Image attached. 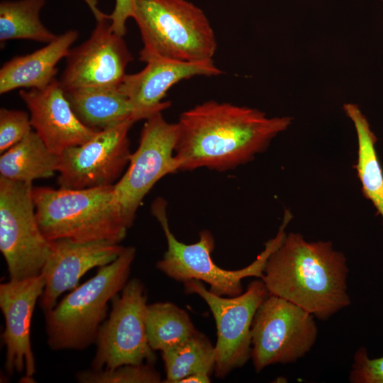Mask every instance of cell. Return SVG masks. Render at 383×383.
Instances as JSON below:
<instances>
[{
  "label": "cell",
  "instance_id": "17",
  "mask_svg": "<svg viewBox=\"0 0 383 383\" xmlns=\"http://www.w3.org/2000/svg\"><path fill=\"white\" fill-rule=\"evenodd\" d=\"M146 63L141 71L126 74L119 85L131 102V119L135 123L168 108L170 101L162 99L170 88L181 80L195 76H218L222 73L213 60L187 62L158 58Z\"/></svg>",
  "mask_w": 383,
  "mask_h": 383
},
{
  "label": "cell",
  "instance_id": "23",
  "mask_svg": "<svg viewBox=\"0 0 383 383\" xmlns=\"http://www.w3.org/2000/svg\"><path fill=\"white\" fill-rule=\"evenodd\" d=\"M145 323L148 340L154 351L172 348L197 331L187 311L168 301L148 305Z\"/></svg>",
  "mask_w": 383,
  "mask_h": 383
},
{
  "label": "cell",
  "instance_id": "7",
  "mask_svg": "<svg viewBox=\"0 0 383 383\" xmlns=\"http://www.w3.org/2000/svg\"><path fill=\"white\" fill-rule=\"evenodd\" d=\"M33 187L0 176V250L11 279L40 274L51 251L37 221Z\"/></svg>",
  "mask_w": 383,
  "mask_h": 383
},
{
  "label": "cell",
  "instance_id": "27",
  "mask_svg": "<svg viewBox=\"0 0 383 383\" xmlns=\"http://www.w3.org/2000/svg\"><path fill=\"white\" fill-rule=\"evenodd\" d=\"M352 383H383V357L370 359L364 347L356 351L350 373Z\"/></svg>",
  "mask_w": 383,
  "mask_h": 383
},
{
  "label": "cell",
  "instance_id": "4",
  "mask_svg": "<svg viewBox=\"0 0 383 383\" xmlns=\"http://www.w3.org/2000/svg\"><path fill=\"white\" fill-rule=\"evenodd\" d=\"M132 18L141 35L140 60H213L217 43L204 11L186 0H134Z\"/></svg>",
  "mask_w": 383,
  "mask_h": 383
},
{
  "label": "cell",
  "instance_id": "21",
  "mask_svg": "<svg viewBox=\"0 0 383 383\" xmlns=\"http://www.w3.org/2000/svg\"><path fill=\"white\" fill-rule=\"evenodd\" d=\"M343 110L357 133L358 152L355 168L363 195L372 201L383 219V172L375 149L377 137L358 105L346 103Z\"/></svg>",
  "mask_w": 383,
  "mask_h": 383
},
{
  "label": "cell",
  "instance_id": "11",
  "mask_svg": "<svg viewBox=\"0 0 383 383\" xmlns=\"http://www.w3.org/2000/svg\"><path fill=\"white\" fill-rule=\"evenodd\" d=\"M183 284L185 292L199 296L213 314L217 331L214 374L223 378L251 358L252 323L269 292L261 279L251 282L245 292L229 298L211 292L198 279Z\"/></svg>",
  "mask_w": 383,
  "mask_h": 383
},
{
  "label": "cell",
  "instance_id": "25",
  "mask_svg": "<svg viewBox=\"0 0 383 383\" xmlns=\"http://www.w3.org/2000/svg\"><path fill=\"white\" fill-rule=\"evenodd\" d=\"M82 383H159L160 374L152 364H128L113 369L84 370L76 375Z\"/></svg>",
  "mask_w": 383,
  "mask_h": 383
},
{
  "label": "cell",
  "instance_id": "30",
  "mask_svg": "<svg viewBox=\"0 0 383 383\" xmlns=\"http://www.w3.org/2000/svg\"><path fill=\"white\" fill-rule=\"evenodd\" d=\"M93 13L96 21L109 17V14L103 13L97 6V0H84Z\"/></svg>",
  "mask_w": 383,
  "mask_h": 383
},
{
  "label": "cell",
  "instance_id": "2",
  "mask_svg": "<svg viewBox=\"0 0 383 383\" xmlns=\"http://www.w3.org/2000/svg\"><path fill=\"white\" fill-rule=\"evenodd\" d=\"M348 274L345 255L331 242H309L289 233L268 257L261 279L270 294L326 320L350 304Z\"/></svg>",
  "mask_w": 383,
  "mask_h": 383
},
{
  "label": "cell",
  "instance_id": "16",
  "mask_svg": "<svg viewBox=\"0 0 383 383\" xmlns=\"http://www.w3.org/2000/svg\"><path fill=\"white\" fill-rule=\"evenodd\" d=\"M19 96L30 112L32 128L55 154L87 142L99 132L80 121L56 79L41 89H21Z\"/></svg>",
  "mask_w": 383,
  "mask_h": 383
},
{
  "label": "cell",
  "instance_id": "22",
  "mask_svg": "<svg viewBox=\"0 0 383 383\" xmlns=\"http://www.w3.org/2000/svg\"><path fill=\"white\" fill-rule=\"evenodd\" d=\"M161 353L166 372L163 382L179 383L183 378L193 374L205 373L211 376L214 372L215 346L198 331Z\"/></svg>",
  "mask_w": 383,
  "mask_h": 383
},
{
  "label": "cell",
  "instance_id": "14",
  "mask_svg": "<svg viewBox=\"0 0 383 383\" xmlns=\"http://www.w3.org/2000/svg\"><path fill=\"white\" fill-rule=\"evenodd\" d=\"M45 286V278L40 274L22 279H11L0 285V308L5 320L1 334L6 347L4 368L11 376L22 372L23 382H34L35 364L30 343V325L38 299Z\"/></svg>",
  "mask_w": 383,
  "mask_h": 383
},
{
  "label": "cell",
  "instance_id": "10",
  "mask_svg": "<svg viewBox=\"0 0 383 383\" xmlns=\"http://www.w3.org/2000/svg\"><path fill=\"white\" fill-rule=\"evenodd\" d=\"M109 318L101 325L95 343L92 370L113 369L128 364H152L156 360L146 333L147 294L137 278L127 282L111 299Z\"/></svg>",
  "mask_w": 383,
  "mask_h": 383
},
{
  "label": "cell",
  "instance_id": "6",
  "mask_svg": "<svg viewBox=\"0 0 383 383\" xmlns=\"http://www.w3.org/2000/svg\"><path fill=\"white\" fill-rule=\"evenodd\" d=\"M167 202L157 198L152 204L151 212L160 223L166 240L167 250L156 267L177 281L198 279L208 284L209 290L219 296H235L243 293L242 280L248 277L262 279L268 257L281 245L287 235L285 229L292 218L285 210L276 235L265 244L264 250L249 265L237 270H226L216 265L211 258L214 238L209 231L199 233V240L193 244L179 241L170 230L167 216Z\"/></svg>",
  "mask_w": 383,
  "mask_h": 383
},
{
  "label": "cell",
  "instance_id": "24",
  "mask_svg": "<svg viewBox=\"0 0 383 383\" xmlns=\"http://www.w3.org/2000/svg\"><path fill=\"white\" fill-rule=\"evenodd\" d=\"M45 0H4L0 3V40L28 39L48 43L57 35L41 22Z\"/></svg>",
  "mask_w": 383,
  "mask_h": 383
},
{
  "label": "cell",
  "instance_id": "9",
  "mask_svg": "<svg viewBox=\"0 0 383 383\" xmlns=\"http://www.w3.org/2000/svg\"><path fill=\"white\" fill-rule=\"evenodd\" d=\"M177 123L167 122L162 111L147 119L139 145L131 153L128 168L113 185L114 201L129 228L143 199L162 177L178 171L174 147Z\"/></svg>",
  "mask_w": 383,
  "mask_h": 383
},
{
  "label": "cell",
  "instance_id": "13",
  "mask_svg": "<svg viewBox=\"0 0 383 383\" xmlns=\"http://www.w3.org/2000/svg\"><path fill=\"white\" fill-rule=\"evenodd\" d=\"M60 80L64 91L119 85L133 60L123 37L111 28L109 17L96 21L90 37L70 49Z\"/></svg>",
  "mask_w": 383,
  "mask_h": 383
},
{
  "label": "cell",
  "instance_id": "1",
  "mask_svg": "<svg viewBox=\"0 0 383 383\" xmlns=\"http://www.w3.org/2000/svg\"><path fill=\"white\" fill-rule=\"evenodd\" d=\"M257 109L210 100L181 113L174 159L179 170L226 171L251 161L292 124Z\"/></svg>",
  "mask_w": 383,
  "mask_h": 383
},
{
  "label": "cell",
  "instance_id": "5",
  "mask_svg": "<svg viewBox=\"0 0 383 383\" xmlns=\"http://www.w3.org/2000/svg\"><path fill=\"white\" fill-rule=\"evenodd\" d=\"M135 248L124 247L112 262L45 313L48 346L53 350H83L96 342L108 303L128 281Z\"/></svg>",
  "mask_w": 383,
  "mask_h": 383
},
{
  "label": "cell",
  "instance_id": "15",
  "mask_svg": "<svg viewBox=\"0 0 383 383\" xmlns=\"http://www.w3.org/2000/svg\"><path fill=\"white\" fill-rule=\"evenodd\" d=\"M123 248L120 243L109 240H52L51 251L42 270L45 286L40 306L43 312L52 309L62 293L74 289L86 272L112 262Z\"/></svg>",
  "mask_w": 383,
  "mask_h": 383
},
{
  "label": "cell",
  "instance_id": "18",
  "mask_svg": "<svg viewBox=\"0 0 383 383\" xmlns=\"http://www.w3.org/2000/svg\"><path fill=\"white\" fill-rule=\"evenodd\" d=\"M78 36L77 30H70L40 49L7 61L0 70V94L18 88L46 87L55 79L57 64L67 57Z\"/></svg>",
  "mask_w": 383,
  "mask_h": 383
},
{
  "label": "cell",
  "instance_id": "31",
  "mask_svg": "<svg viewBox=\"0 0 383 383\" xmlns=\"http://www.w3.org/2000/svg\"><path fill=\"white\" fill-rule=\"evenodd\" d=\"M382 1H383V0H382Z\"/></svg>",
  "mask_w": 383,
  "mask_h": 383
},
{
  "label": "cell",
  "instance_id": "19",
  "mask_svg": "<svg viewBox=\"0 0 383 383\" xmlns=\"http://www.w3.org/2000/svg\"><path fill=\"white\" fill-rule=\"evenodd\" d=\"M119 85L74 89L65 94L80 121L99 131L133 121L131 102Z\"/></svg>",
  "mask_w": 383,
  "mask_h": 383
},
{
  "label": "cell",
  "instance_id": "29",
  "mask_svg": "<svg viewBox=\"0 0 383 383\" xmlns=\"http://www.w3.org/2000/svg\"><path fill=\"white\" fill-rule=\"evenodd\" d=\"M210 382V375L205 373H196L183 378L179 383H208Z\"/></svg>",
  "mask_w": 383,
  "mask_h": 383
},
{
  "label": "cell",
  "instance_id": "28",
  "mask_svg": "<svg viewBox=\"0 0 383 383\" xmlns=\"http://www.w3.org/2000/svg\"><path fill=\"white\" fill-rule=\"evenodd\" d=\"M115 6L109 19L111 30L118 35L124 36L126 33V23L128 18H132L134 0H115Z\"/></svg>",
  "mask_w": 383,
  "mask_h": 383
},
{
  "label": "cell",
  "instance_id": "20",
  "mask_svg": "<svg viewBox=\"0 0 383 383\" xmlns=\"http://www.w3.org/2000/svg\"><path fill=\"white\" fill-rule=\"evenodd\" d=\"M60 155L51 151L32 130L0 157V176L21 182L49 178L57 172Z\"/></svg>",
  "mask_w": 383,
  "mask_h": 383
},
{
  "label": "cell",
  "instance_id": "8",
  "mask_svg": "<svg viewBox=\"0 0 383 383\" xmlns=\"http://www.w3.org/2000/svg\"><path fill=\"white\" fill-rule=\"evenodd\" d=\"M314 316L270 294L256 311L251 326V359L259 372L274 364L296 362L310 351L318 328Z\"/></svg>",
  "mask_w": 383,
  "mask_h": 383
},
{
  "label": "cell",
  "instance_id": "26",
  "mask_svg": "<svg viewBox=\"0 0 383 383\" xmlns=\"http://www.w3.org/2000/svg\"><path fill=\"white\" fill-rule=\"evenodd\" d=\"M33 130L30 116L22 110L0 109V152L20 142Z\"/></svg>",
  "mask_w": 383,
  "mask_h": 383
},
{
  "label": "cell",
  "instance_id": "12",
  "mask_svg": "<svg viewBox=\"0 0 383 383\" xmlns=\"http://www.w3.org/2000/svg\"><path fill=\"white\" fill-rule=\"evenodd\" d=\"M128 120L99 131L87 142L67 148L60 155V188L82 189L115 184L131 155Z\"/></svg>",
  "mask_w": 383,
  "mask_h": 383
},
{
  "label": "cell",
  "instance_id": "3",
  "mask_svg": "<svg viewBox=\"0 0 383 383\" xmlns=\"http://www.w3.org/2000/svg\"><path fill=\"white\" fill-rule=\"evenodd\" d=\"M32 193L38 223L50 241L120 243L126 235L128 227L114 201L113 185L82 189L33 187Z\"/></svg>",
  "mask_w": 383,
  "mask_h": 383
}]
</instances>
